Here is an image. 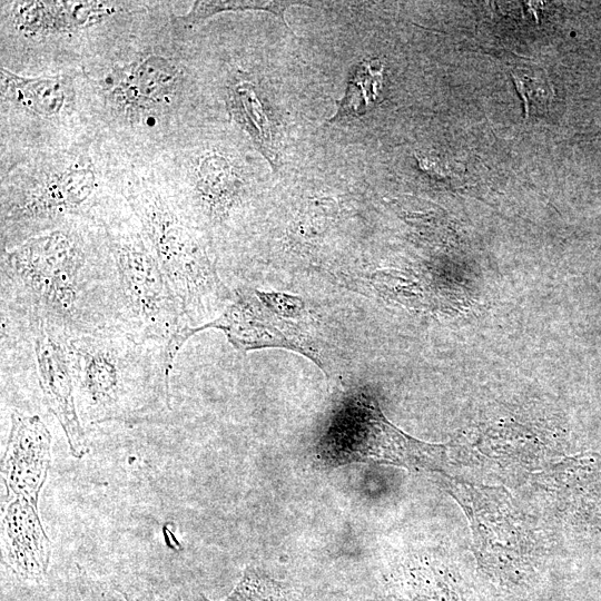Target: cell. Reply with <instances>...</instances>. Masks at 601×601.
<instances>
[{"mask_svg": "<svg viewBox=\"0 0 601 601\" xmlns=\"http://www.w3.org/2000/svg\"><path fill=\"white\" fill-rule=\"evenodd\" d=\"M176 2L150 1L134 26L83 67L96 137L125 167L152 164L187 142L191 36Z\"/></svg>", "mask_w": 601, "mask_h": 601, "instance_id": "6da1fadb", "label": "cell"}, {"mask_svg": "<svg viewBox=\"0 0 601 601\" xmlns=\"http://www.w3.org/2000/svg\"><path fill=\"white\" fill-rule=\"evenodd\" d=\"M1 311L60 339L119 329L117 272L105 227L73 219L1 249Z\"/></svg>", "mask_w": 601, "mask_h": 601, "instance_id": "7a4b0ae2", "label": "cell"}, {"mask_svg": "<svg viewBox=\"0 0 601 601\" xmlns=\"http://www.w3.org/2000/svg\"><path fill=\"white\" fill-rule=\"evenodd\" d=\"M125 166L98 139L0 173V244L13 248L73 219L105 226L128 204Z\"/></svg>", "mask_w": 601, "mask_h": 601, "instance_id": "3957f363", "label": "cell"}, {"mask_svg": "<svg viewBox=\"0 0 601 601\" xmlns=\"http://www.w3.org/2000/svg\"><path fill=\"white\" fill-rule=\"evenodd\" d=\"M150 1H1L0 67L22 76L82 67L127 32Z\"/></svg>", "mask_w": 601, "mask_h": 601, "instance_id": "277c9868", "label": "cell"}, {"mask_svg": "<svg viewBox=\"0 0 601 601\" xmlns=\"http://www.w3.org/2000/svg\"><path fill=\"white\" fill-rule=\"evenodd\" d=\"M62 341L83 426L155 422L171 408L166 348L117 328Z\"/></svg>", "mask_w": 601, "mask_h": 601, "instance_id": "5b68a950", "label": "cell"}, {"mask_svg": "<svg viewBox=\"0 0 601 601\" xmlns=\"http://www.w3.org/2000/svg\"><path fill=\"white\" fill-rule=\"evenodd\" d=\"M124 195L136 215L193 332L219 315L231 295L219 279L203 236L178 211L150 165L125 167Z\"/></svg>", "mask_w": 601, "mask_h": 601, "instance_id": "8992f818", "label": "cell"}, {"mask_svg": "<svg viewBox=\"0 0 601 601\" xmlns=\"http://www.w3.org/2000/svg\"><path fill=\"white\" fill-rule=\"evenodd\" d=\"M96 137L82 70L22 76L0 67V173Z\"/></svg>", "mask_w": 601, "mask_h": 601, "instance_id": "52a82bcc", "label": "cell"}, {"mask_svg": "<svg viewBox=\"0 0 601 601\" xmlns=\"http://www.w3.org/2000/svg\"><path fill=\"white\" fill-rule=\"evenodd\" d=\"M104 227L117 272L119 329L175 361L190 327L129 204Z\"/></svg>", "mask_w": 601, "mask_h": 601, "instance_id": "ba28073f", "label": "cell"}, {"mask_svg": "<svg viewBox=\"0 0 601 601\" xmlns=\"http://www.w3.org/2000/svg\"><path fill=\"white\" fill-rule=\"evenodd\" d=\"M436 453L437 447L405 436L390 424L364 392L341 402L315 449L316 461L324 467L366 461L430 467Z\"/></svg>", "mask_w": 601, "mask_h": 601, "instance_id": "9c48e42d", "label": "cell"}, {"mask_svg": "<svg viewBox=\"0 0 601 601\" xmlns=\"http://www.w3.org/2000/svg\"><path fill=\"white\" fill-rule=\"evenodd\" d=\"M51 462V434L38 415L13 410L1 459V509L39 512L40 492Z\"/></svg>", "mask_w": 601, "mask_h": 601, "instance_id": "30bf717a", "label": "cell"}, {"mask_svg": "<svg viewBox=\"0 0 601 601\" xmlns=\"http://www.w3.org/2000/svg\"><path fill=\"white\" fill-rule=\"evenodd\" d=\"M275 295L256 289L236 292L235 298L213 321L196 328L193 335L206 328L221 331L228 342L240 352L267 346H283L313 358L299 324L279 317L274 306Z\"/></svg>", "mask_w": 601, "mask_h": 601, "instance_id": "8fae6325", "label": "cell"}, {"mask_svg": "<svg viewBox=\"0 0 601 601\" xmlns=\"http://www.w3.org/2000/svg\"><path fill=\"white\" fill-rule=\"evenodd\" d=\"M33 346L43 403L59 422L70 454L82 459L89 447L77 411L75 384L63 341L38 326Z\"/></svg>", "mask_w": 601, "mask_h": 601, "instance_id": "7c38bea8", "label": "cell"}, {"mask_svg": "<svg viewBox=\"0 0 601 601\" xmlns=\"http://www.w3.org/2000/svg\"><path fill=\"white\" fill-rule=\"evenodd\" d=\"M225 107L229 119L252 138L256 149L276 168L277 152L272 124L250 81L226 88Z\"/></svg>", "mask_w": 601, "mask_h": 601, "instance_id": "4fadbf2b", "label": "cell"}, {"mask_svg": "<svg viewBox=\"0 0 601 601\" xmlns=\"http://www.w3.org/2000/svg\"><path fill=\"white\" fill-rule=\"evenodd\" d=\"M382 69L376 59L365 60L355 68L345 97L331 121L361 116L376 104L382 86Z\"/></svg>", "mask_w": 601, "mask_h": 601, "instance_id": "5bb4252c", "label": "cell"}, {"mask_svg": "<svg viewBox=\"0 0 601 601\" xmlns=\"http://www.w3.org/2000/svg\"><path fill=\"white\" fill-rule=\"evenodd\" d=\"M293 6L313 7L302 1H194L185 14H177L178 21L189 29H196L206 20L223 12H242L262 10L277 16L288 28L285 11Z\"/></svg>", "mask_w": 601, "mask_h": 601, "instance_id": "9a60e30c", "label": "cell"}, {"mask_svg": "<svg viewBox=\"0 0 601 601\" xmlns=\"http://www.w3.org/2000/svg\"><path fill=\"white\" fill-rule=\"evenodd\" d=\"M223 601H286V593L283 583L256 568L247 566L234 590Z\"/></svg>", "mask_w": 601, "mask_h": 601, "instance_id": "2e32d148", "label": "cell"}, {"mask_svg": "<svg viewBox=\"0 0 601 601\" xmlns=\"http://www.w3.org/2000/svg\"><path fill=\"white\" fill-rule=\"evenodd\" d=\"M512 78L525 105L526 115L530 107L541 110L546 108L552 99V86L549 80L541 77H530L524 72L513 71Z\"/></svg>", "mask_w": 601, "mask_h": 601, "instance_id": "e0dca14e", "label": "cell"}, {"mask_svg": "<svg viewBox=\"0 0 601 601\" xmlns=\"http://www.w3.org/2000/svg\"><path fill=\"white\" fill-rule=\"evenodd\" d=\"M116 589L126 601H181L177 594L164 595L137 581H124L118 583Z\"/></svg>", "mask_w": 601, "mask_h": 601, "instance_id": "ac0fdd59", "label": "cell"}, {"mask_svg": "<svg viewBox=\"0 0 601 601\" xmlns=\"http://www.w3.org/2000/svg\"><path fill=\"white\" fill-rule=\"evenodd\" d=\"M86 601H117L107 590L90 583Z\"/></svg>", "mask_w": 601, "mask_h": 601, "instance_id": "d6986e66", "label": "cell"}]
</instances>
